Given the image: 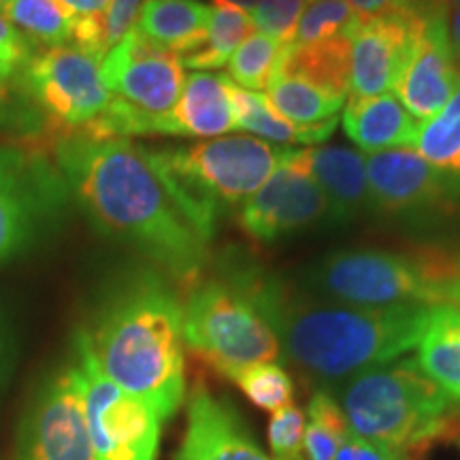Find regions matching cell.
Returning a JSON list of instances; mask_svg holds the SVG:
<instances>
[{
  "instance_id": "cell-1",
  "label": "cell",
  "mask_w": 460,
  "mask_h": 460,
  "mask_svg": "<svg viewBox=\"0 0 460 460\" xmlns=\"http://www.w3.org/2000/svg\"><path fill=\"white\" fill-rule=\"evenodd\" d=\"M54 156L68 192L102 233L137 247L181 284L200 279L209 243L172 199L149 149L71 135L54 143Z\"/></svg>"
},
{
  "instance_id": "cell-2",
  "label": "cell",
  "mask_w": 460,
  "mask_h": 460,
  "mask_svg": "<svg viewBox=\"0 0 460 460\" xmlns=\"http://www.w3.org/2000/svg\"><path fill=\"white\" fill-rule=\"evenodd\" d=\"M279 339L281 356L318 384L348 382L416 348L430 307H352L298 296L250 262L239 275Z\"/></svg>"
},
{
  "instance_id": "cell-3",
  "label": "cell",
  "mask_w": 460,
  "mask_h": 460,
  "mask_svg": "<svg viewBox=\"0 0 460 460\" xmlns=\"http://www.w3.org/2000/svg\"><path fill=\"white\" fill-rule=\"evenodd\" d=\"M183 312L169 281L143 271L102 305L88 331L101 369L119 388L169 420L186 401Z\"/></svg>"
},
{
  "instance_id": "cell-4",
  "label": "cell",
  "mask_w": 460,
  "mask_h": 460,
  "mask_svg": "<svg viewBox=\"0 0 460 460\" xmlns=\"http://www.w3.org/2000/svg\"><path fill=\"white\" fill-rule=\"evenodd\" d=\"M339 405L354 435L401 458L422 454L460 430L456 402L418 369L416 360L373 367L343 382Z\"/></svg>"
},
{
  "instance_id": "cell-5",
  "label": "cell",
  "mask_w": 460,
  "mask_h": 460,
  "mask_svg": "<svg viewBox=\"0 0 460 460\" xmlns=\"http://www.w3.org/2000/svg\"><path fill=\"white\" fill-rule=\"evenodd\" d=\"M183 312V343L222 377L258 362H278L281 345L245 288L226 275L194 281Z\"/></svg>"
},
{
  "instance_id": "cell-6",
  "label": "cell",
  "mask_w": 460,
  "mask_h": 460,
  "mask_svg": "<svg viewBox=\"0 0 460 460\" xmlns=\"http://www.w3.org/2000/svg\"><path fill=\"white\" fill-rule=\"evenodd\" d=\"M315 296L352 307H433L441 305L439 284L427 250L394 254L384 250H345L324 256L305 273Z\"/></svg>"
},
{
  "instance_id": "cell-7",
  "label": "cell",
  "mask_w": 460,
  "mask_h": 460,
  "mask_svg": "<svg viewBox=\"0 0 460 460\" xmlns=\"http://www.w3.org/2000/svg\"><path fill=\"white\" fill-rule=\"evenodd\" d=\"M75 356L84 376V411L96 460H156L163 430L158 413L107 377L88 331L75 335Z\"/></svg>"
},
{
  "instance_id": "cell-8",
  "label": "cell",
  "mask_w": 460,
  "mask_h": 460,
  "mask_svg": "<svg viewBox=\"0 0 460 460\" xmlns=\"http://www.w3.org/2000/svg\"><path fill=\"white\" fill-rule=\"evenodd\" d=\"M20 73L28 96L48 118L51 132L62 137L82 135L111 101L99 58L73 45L32 54Z\"/></svg>"
},
{
  "instance_id": "cell-9",
  "label": "cell",
  "mask_w": 460,
  "mask_h": 460,
  "mask_svg": "<svg viewBox=\"0 0 460 460\" xmlns=\"http://www.w3.org/2000/svg\"><path fill=\"white\" fill-rule=\"evenodd\" d=\"M237 222L256 243L329 224V203L312 171V147H286L271 177L241 205Z\"/></svg>"
},
{
  "instance_id": "cell-10",
  "label": "cell",
  "mask_w": 460,
  "mask_h": 460,
  "mask_svg": "<svg viewBox=\"0 0 460 460\" xmlns=\"http://www.w3.org/2000/svg\"><path fill=\"white\" fill-rule=\"evenodd\" d=\"M66 192L58 169L22 149L0 147V264L32 243Z\"/></svg>"
},
{
  "instance_id": "cell-11",
  "label": "cell",
  "mask_w": 460,
  "mask_h": 460,
  "mask_svg": "<svg viewBox=\"0 0 460 460\" xmlns=\"http://www.w3.org/2000/svg\"><path fill=\"white\" fill-rule=\"evenodd\" d=\"M281 152L269 141L247 135L216 137L190 147L171 149L172 158L214 203L226 211L245 203L278 169Z\"/></svg>"
},
{
  "instance_id": "cell-12",
  "label": "cell",
  "mask_w": 460,
  "mask_h": 460,
  "mask_svg": "<svg viewBox=\"0 0 460 460\" xmlns=\"http://www.w3.org/2000/svg\"><path fill=\"white\" fill-rule=\"evenodd\" d=\"M22 460H96L77 360L54 373L32 401L22 430Z\"/></svg>"
},
{
  "instance_id": "cell-13",
  "label": "cell",
  "mask_w": 460,
  "mask_h": 460,
  "mask_svg": "<svg viewBox=\"0 0 460 460\" xmlns=\"http://www.w3.org/2000/svg\"><path fill=\"white\" fill-rule=\"evenodd\" d=\"M373 211L420 220L446 214L460 197V181L429 164L416 149H384L365 156Z\"/></svg>"
},
{
  "instance_id": "cell-14",
  "label": "cell",
  "mask_w": 460,
  "mask_h": 460,
  "mask_svg": "<svg viewBox=\"0 0 460 460\" xmlns=\"http://www.w3.org/2000/svg\"><path fill=\"white\" fill-rule=\"evenodd\" d=\"M101 75L111 96L154 119L171 113L186 82L180 56L149 43L137 28L107 51Z\"/></svg>"
},
{
  "instance_id": "cell-15",
  "label": "cell",
  "mask_w": 460,
  "mask_h": 460,
  "mask_svg": "<svg viewBox=\"0 0 460 460\" xmlns=\"http://www.w3.org/2000/svg\"><path fill=\"white\" fill-rule=\"evenodd\" d=\"M458 84L460 66L447 39L446 11L435 9L424 17L416 45L396 79L394 90L407 111L427 119L450 101Z\"/></svg>"
},
{
  "instance_id": "cell-16",
  "label": "cell",
  "mask_w": 460,
  "mask_h": 460,
  "mask_svg": "<svg viewBox=\"0 0 460 460\" xmlns=\"http://www.w3.org/2000/svg\"><path fill=\"white\" fill-rule=\"evenodd\" d=\"M177 460H271L234 405L197 384L188 396L186 430Z\"/></svg>"
},
{
  "instance_id": "cell-17",
  "label": "cell",
  "mask_w": 460,
  "mask_h": 460,
  "mask_svg": "<svg viewBox=\"0 0 460 460\" xmlns=\"http://www.w3.org/2000/svg\"><path fill=\"white\" fill-rule=\"evenodd\" d=\"M237 128L226 75L197 71L183 82L180 101L156 122V135L222 137Z\"/></svg>"
},
{
  "instance_id": "cell-18",
  "label": "cell",
  "mask_w": 460,
  "mask_h": 460,
  "mask_svg": "<svg viewBox=\"0 0 460 460\" xmlns=\"http://www.w3.org/2000/svg\"><path fill=\"white\" fill-rule=\"evenodd\" d=\"M312 171L329 203L331 226H345L373 209L367 164L362 152L341 146L312 149Z\"/></svg>"
},
{
  "instance_id": "cell-19",
  "label": "cell",
  "mask_w": 460,
  "mask_h": 460,
  "mask_svg": "<svg viewBox=\"0 0 460 460\" xmlns=\"http://www.w3.org/2000/svg\"><path fill=\"white\" fill-rule=\"evenodd\" d=\"M343 128L356 146L376 154L384 149L411 147L418 122L388 92L373 99H349L343 113Z\"/></svg>"
},
{
  "instance_id": "cell-20",
  "label": "cell",
  "mask_w": 460,
  "mask_h": 460,
  "mask_svg": "<svg viewBox=\"0 0 460 460\" xmlns=\"http://www.w3.org/2000/svg\"><path fill=\"white\" fill-rule=\"evenodd\" d=\"M209 7L199 0H143L135 28L149 43L180 58L207 41Z\"/></svg>"
},
{
  "instance_id": "cell-21",
  "label": "cell",
  "mask_w": 460,
  "mask_h": 460,
  "mask_svg": "<svg viewBox=\"0 0 460 460\" xmlns=\"http://www.w3.org/2000/svg\"><path fill=\"white\" fill-rule=\"evenodd\" d=\"M416 365L452 402H460V314L433 305L416 343Z\"/></svg>"
},
{
  "instance_id": "cell-22",
  "label": "cell",
  "mask_w": 460,
  "mask_h": 460,
  "mask_svg": "<svg viewBox=\"0 0 460 460\" xmlns=\"http://www.w3.org/2000/svg\"><path fill=\"white\" fill-rule=\"evenodd\" d=\"M352 48L348 34L309 45H288L279 75H290L343 99L349 94Z\"/></svg>"
},
{
  "instance_id": "cell-23",
  "label": "cell",
  "mask_w": 460,
  "mask_h": 460,
  "mask_svg": "<svg viewBox=\"0 0 460 460\" xmlns=\"http://www.w3.org/2000/svg\"><path fill=\"white\" fill-rule=\"evenodd\" d=\"M226 90L230 105H233L237 128H245L269 143H284V146H314L329 139L337 126V118L314 126H296L281 118L269 107L261 92L241 88L226 77Z\"/></svg>"
},
{
  "instance_id": "cell-24",
  "label": "cell",
  "mask_w": 460,
  "mask_h": 460,
  "mask_svg": "<svg viewBox=\"0 0 460 460\" xmlns=\"http://www.w3.org/2000/svg\"><path fill=\"white\" fill-rule=\"evenodd\" d=\"M411 147L437 171L460 181V84L439 111L418 124Z\"/></svg>"
},
{
  "instance_id": "cell-25",
  "label": "cell",
  "mask_w": 460,
  "mask_h": 460,
  "mask_svg": "<svg viewBox=\"0 0 460 460\" xmlns=\"http://www.w3.org/2000/svg\"><path fill=\"white\" fill-rule=\"evenodd\" d=\"M252 34H254V22L247 11L233 4H211L205 45L180 60L183 66L197 68V71L220 68Z\"/></svg>"
},
{
  "instance_id": "cell-26",
  "label": "cell",
  "mask_w": 460,
  "mask_h": 460,
  "mask_svg": "<svg viewBox=\"0 0 460 460\" xmlns=\"http://www.w3.org/2000/svg\"><path fill=\"white\" fill-rule=\"evenodd\" d=\"M264 99L275 113L296 126H314L337 118V111L345 102L290 75H278Z\"/></svg>"
},
{
  "instance_id": "cell-27",
  "label": "cell",
  "mask_w": 460,
  "mask_h": 460,
  "mask_svg": "<svg viewBox=\"0 0 460 460\" xmlns=\"http://www.w3.org/2000/svg\"><path fill=\"white\" fill-rule=\"evenodd\" d=\"M3 13L28 41L45 49L73 41L75 15L58 0H7Z\"/></svg>"
},
{
  "instance_id": "cell-28",
  "label": "cell",
  "mask_w": 460,
  "mask_h": 460,
  "mask_svg": "<svg viewBox=\"0 0 460 460\" xmlns=\"http://www.w3.org/2000/svg\"><path fill=\"white\" fill-rule=\"evenodd\" d=\"M288 45L262 32H254L234 49L228 60V77L250 92L267 90L281 71Z\"/></svg>"
},
{
  "instance_id": "cell-29",
  "label": "cell",
  "mask_w": 460,
  "mask_h": 460,
  "mask_svg": "<svg viewBox=\"0 0 460 460\" xmlns=\"http://www.w3.org/2000/svg\"><path fill=\"white\" fill-rule=\"evenodd\" d=\"M348 433V420L339 401L324 390H318L305 413L303 460H335L339 446Z\"/></svg>"
},
{
  "instance_id": "cell-30",
  "label": "cell",
  "mask_w": 460,
  "mask_h": 460,
  "mask_svg": "<svg viewBox=\"0 0 460 460\" xmlns=\"http://www.w3.org/2000/svg\"><path fill=\"white\" fill-rule=\"evenodd\" d=\"M237 384L247 401L254 402L264 411H278L290 405L295 399V382L290 373L278 362H258V365L241 367L226 377Z\"/></svg>"
},
{
  "instance_id": "cell-31",
  "label": "cell",
  "mask_w": 460,
  "mask_h": 460,
  "mask_svg": "<svg viewBox=\"0 0 460 460\" xmlns=\"http://www.w3.org/2000/svg\"><path fill=\"white\" fill-rule=\"evenodd\" d=\"M354 17L348 0H309L290 45H309L345 34Z\"/></svg>"
},
{
  "instance_id": "cell-32",
  "label": "cell",
  "mask_w": 460,
  "mask_h": 460,
  "mask_svg": "<svg viewBox=\"0 0 460 460\" xmlns=\"http://www.w3.org/2000/svg\"><path fill=\"white\" fill-rule=\"evenodd\" d=\"M305 413L296 405H286L269 420V450L271 460H303Z\"/></svg>"
},
{
  "instance_id": "cell-33",
  "label": "cell",
  "mask_w": 460,
  "mask_h": 460,
  "mask_svg": "<svg viewBox=\"0 0 460 460\" xmlns=\"http://www.w3.org/2000/svg\"><path fill=\"white\" fill-rule=\"evenodd\" d=\"M307 3L309 0H264L250 15L254 28L262 34L290 45Z\"/></svg>"
},
{
  "instance_id": "cell-34",
  "label": "cell",
  "mask_w": 460,
  "mask_h": 460,
  "mask_svg": "<svg viewBox=\"0 0 460 460\" xmlns=\"http://www.w3.org/2000/svg\"><path fill=\"white\" fill-rule=\"evenodd\" d=\"M32 56V43L0 11V68L15 75Z\"/></svg>"
},
{
  "instance_id": "cell-35",
  "label": "cell",
  "mask_w": 460,
  "mask_h": 460,
  "mask_svg": "<svg viewBox=\"0 0 460 460\" xmlns=\"http://www.w3.org/2000/svg\"><path fill=\"white\" fill-rule=\"evenodd\" d=\"M141 0H109L105 11V48L118 45L137 24Z\"/></svg>"
},
{
  "instance_id": "cell-36",
  "label": "cell",
  "mask_w": 460,
  "mask_h": 460,
  "mask_svg": "<svg viewBox=\"0 0 460 460\" xmlns=\"http://www.w3.org/2000/svg\"><path fill=\"white\" fill-rule=\"evenodd\" d=\"M335 460H402L399 454H394L388 447L373 444V441L362 439L349 430L345 439L339 446Z\"/></svg>"
},
{
  "instance_id": "cell-37",
  "label": "cell",
  "mask_w": 460,
  "mask_h": 460,
  "mask_svg": "<svg viewBox=\"0 0 460 460\" xmlns=\"http://www.w3.org/2000/svg\"><path fill=\"white\" fill-rule=\"evenodd\" d=\"M439 296L441 305H447L460 314V258H454L446 252L444 262H441Z\"/></svg>"
},
{
  "instance_id": "cell-38",
  "label": "cell",
  "mask_w": 460,
  "mask_h": 460,
  "mask_svg": "<svg viewBox=\"0 0 460 460\" xmlns=\"http://www.w3.org/2000/svg\"><path fill=\"white\" fill-rule=\"evenodd\" d=\"M356 15H384L393 13L402 4V0H348Z\"/></svg>"
},
{
  "instance_id": "cell-39",
  "label": "cell",
  "mask_w": 460,
  "mask_h": 460,
  "mask_svg": "<svg viewBox=\"0 0 460 460\" xmlns=\"http://www.w3.org/2000/svg\"><path fill=\"white\" fill-rule=\"evenodd\" d=\"M75 17H105L109 0H58Z\"/></svg>"
},
{
  "instance_id": "cell-40",
  "label": "cell",
  "mask_w": 460,
  "mask_h": 460,
  "mask_svg": "<svg viewBox=\"0 0 460 460\" xmlns=\"http://www.w3.org/2000/svg\"><path fill=\"white\" fill-rule=\"evenodd\" d=\"M11 354H13V337H11L9 322L0 314V386L7 377L11 367Z\"/></svg>"
},
{
  "instance_id": "cell-41",
  "label": "cell",
  "mask_w": 460,
  "mask_h": 460,
  "mask_svg": "<svg viewBox=\"0 0 460 460\" xmlns=\"http://www.w3.org/2000/svg\"><path fill=\"white\" fill-rule=\"evenodd\" d=\"M446 26H447V39H450L452 54L456 58V65L460 66V4L450 9L446 13Z\"/></svg>"
},
{
  "instance_id": "cell-42",
  "label": "cell",
  "mask_w": 460,
  "mask_h": 460,
  "mask_svg": "<svg viewBox=\"0 0 460 460\" xmlns=\"http://www.w3.org/2000/svg\"><path fill=\"white\" fill-rule=\"evenodd\" d=\"M233 4V7H239V9H243V11H254L258 4L261 3H264V0H211V4Z\"/></svg>"
},
{
  "instance_id": "cell-43",
  "label": "cell",
  "mask_w": 460,
  "mask_h": 460,
  "mask_svg": "<svg viewBox=\"0 0 460 460\" xmlns=\"http://www.w3.org/2000/svg\"><path fill=\"white\" fill-rule=\"evenodd\" d=\"M11 77H13V75H9L7 71H3V68H0V102H3L4 96H7V84Z\"/></svg>"
},
{
  "instance_id": "cell-44",
  "label": "cell",
  "mask_w": 460,
  "mask_h": 460,
  "mask_svg": "<svg viewBox=\"0 0 460 460\" xmlns=\"http://www.w3.org/2000/svg\"><path fill=\"white\" fill-rule=\"evenodd\" d=\"M430 3H433L435 7L447 11V9H452V7H456V4H460V0H430Z\"/></svg>"
},
{
  "instance_id": "cell-45",
  "label": "cell",
  "mask_w": 460,
  "mask_h": 460,
  "mask_svg": "<svg viewBox=\"0 0 460 460\" xmlns=\"http://www.w3.org/2000/svg\"><path fill=\"white\" fill-rule=\"evenodd\" d=\"M4 4H7V0H0V9H4Z\"/></svg>"
}]
</instances>
